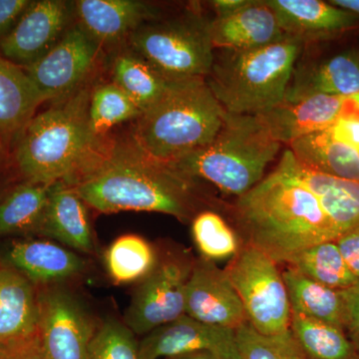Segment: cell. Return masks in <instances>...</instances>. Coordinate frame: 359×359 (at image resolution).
Listing matches in <instances>:
<instances>
[{
    "label": "cell",
    "instance_id": "obj_29",
    "mask_svg": "<svg viewBox=\"0 0 359 359\" xmlns=\"http://www.w3.org/2000/svg\"><path fill=\"white\" fill-rule=\"evenodd\" d=\"M290 330L304 359H359L341 328L292 313Z\"/></svg>",
    "mask_w": 359,
    "mask_h": 359
},
{
    "label": "cell",
    "instance_id": "obj_39",
    "mask_svg": "<svg viewBox=\"0 0 359 359\" xmlns=\"http://www.w3.org/2000/svg\"><path fill=\"white\" fill-rule=\"evenodd\" d=\"M30 0H0V39L13 29Z\"/></svg>",
    "mask_w": 359,
    "mask_h": 359
},
{
    "label": "cell",
    "instance_id": "obj_40",
    "mask_svg": "<svg viewBox=\"0 0 359 359\" xmlns=\"http://www.w3.org/2000/svg\"><path fill=\"white\" fill-rule=\"evenodd\" d=\"M249 0H212L208 2V6L211 7L214 18L229 15L238 11L244 7Z\"/></svg>",
    "mask_w": 359,
    "mask_h": 359
},
{
    "label": "cell",
    "instance_id": "obj_25",
    "mask_svg": "<svg viewBox=\"0 0 359 359\" xmlns=\"http://www.w3.org/2000/svg\"><path fill=\"white\" fill-rule=\"evenodd\" d=\"M289 149L304 166L347 181L359 183V152L335 138L330 130L302 137Z\"/></svg>",
    "mask_w": 359,
    "mask_h": 359
},
{
    "label": "cell",
    "instance_id": "obj_24",
    "mask_svg": "<svg viewBox=\"0 0 359 359\" xmlns=\"http://www.w3.org/2000/svg\"><path fill=\"white\" fill-rule=\"evenodd\" d=\"M44 102L25 70L0 54V140H16Z\"/></svg>",
    "mask_w": 359,
    "mask_h": 359
},
{
    "label": "cell",
    "instance_id": "obj_10",
    "mask_svg": "<svg viewBox=\"0 0 359 359\" xmlns=\"http://www.w3.org/2000/svg\"><path fill=\"white\" fill-rule=\"evenodd\" d=\"M320 94L359 96V35L302 46L283 102Z\"/></svg>",
    "mask_w": 359,
    "mask_h": 359
},
{
    "label": "cell",
    "instance_id": "obj_12",
    "mask_svg": "<svg viewBox=\"0 0 359 359\" xmlns=\"http://www.w3.org/2000/svg\"><path fill=\"white\" fill-rule=\"evenodd\" d=\"M100 47L77 23L45 55L23 69L45 102L60 100L86 83Z\"/></svg>",
    "mask_w": 359,
    "mask_h": 359
},
{
    "label": "cell",
    "instance_id": "obj_41",
    "mask_svg": "<svg viewBox=\"0 0 359 359\" xmlns=\"http://www.w3.org/2000/svg\"><path fill=\"white\" fill-rule=\"evenodd\" d=\"M165 359H219L209 353H195L182 354V355L173 356V358Z\"/></svg>",
    "mask_w": 359,
    "mask_h": 359
},
{
    "label": "cell",
    "instance_id": "obj_6",
    "mask_svg": "<svg viewBox=\"0 0 359 359\" xmlns=\"http://www.w3.org/2000/svg\"><path fill=\"white\" fill-rule=\"evenodd\" d=\"M302 46L287 36L250 50H215L205 81L226 112L261 114L285 101Z\"/></svg>",
    "mask_w": 359,
    "mask_h": 359
},
{
    "label": "cell",
    "instance_id": "obj_1",
    "mask_svg": "<svg viewBox=\"0 0 359 359\" xmlns=\"http://www.w3.org/2000/svg\"><path fill=\"white\" fill-rule=\"evenodd\" d=\"M69 186L85 204L103 214L155 212L188 222L212 207L197 180L146 154L131 138L108 142L93 164Z\"/></svg>",
    "mask_w": 359,
    "mask_h": 359
},
{
    "label": "cell",
    "instance_id": "obj_3",
    "mask_svg": "<svg viewBox=\"0 0 359 359\" xmlns=\"http://www.w3.org/2000/svg\"><path fill=\"white\" fill-rule=\"evenodd\" d=\"M93 85L85 83L36 114L16 139L15 162L26 181L72 185L100 156L107 139L90 128Z\"/></svg>",
    "mask_w": 359,
    "mask_h": 359
},
{
    "label": "cell",
    "instance_id": "obj_38",
    "mask_svg": "<svg viewBox=\"0 0 359 359\" xmlns=\"http://www.w3.org/2000/svg\"><path fill=\"white\" fill-rule=\"evenodd\" d=\"M347 268L359 280V231H349L335 240Z\"/></svg>",
    "mask_w": 359,
    "mask_h": 359
},
{
    "label": "cell",
    "instance_id": "obj_33",
    "mask_svg": "<svg viewBox=\"0 0 359 359\" xmlns=\"http://www.w3.org/2000/svg\"><path fill=\"white\" fill-rule=\"evenodd\" d=\"M141 114L138 106L112 81L96 85L92 89L89 124L97 138L105 140L106 134L116 125L137 120Z\"/></svg>",
    "mask_w": 359,
    "mask_h": 359
},
{
    "label": "cell",
    "instance_id": "obj_31",
    "mask_svg": "<svg viewBox=\"0 0 359 359\" xmlns=\"http://www.w3.org/2000/svg\"><path fill=\"white\" fill-rule=\"evenodd\" d=\"M157 259L154 247L137 235L116 238L105 254L106 269L117 285L141 282L154 269Z\"/></svg>",
    "mask_w": 359,
    "mask_h": 359
},
{
    "label": "cell",
    "instance_id": "obj_4",
    "mask_svg": "<svg viewBox=\"0 0 359 359\" xmlns=\"http://www.w3.org/2000/svg\"><path fill=\"white\" fill-rule=\"evenodd\" d=\"M226 111L204 77L173 79L136 120L132 141L161 162H176L214 140Z\"/></svg>",
    "mask_w": 359,
    "mask_h": 359
},
{
    "label": "cell",
    "instance_id": "obj_17",
    "mask_svg": "<svg viewBox=\"0 0 359 359\" xmlns=\"http://www.w3.org/2000/svg\"><path fill=\"white\" fill-rule=\"evenodd\" d=\"M356 97L320 94L278 104L257 116L275 140L290 145L297 139L334 126Z\"/></svg>",
    "mask_w": 359,
    "mask_h": 359
},
{
    "label": "cell",
    "instance_id": "obj_22",
    "mask_svg": "<svg viewBox=\"0 0 359 359\" xmlns=\"http://www.w3.org/2000/svg\"><path fill=\"white\" fill-rule=\"evenodd\" d=\"M39 233L77 252H93V235L86 204L65 182H56L50 187Z\"/></svg>",
    "mask_w": 359,
    "mask_h": 359
},
{
    "label": "cell",
    "instance_id": "obj_16",
    "mask_svg": "<svg viewBox=\"0 0 359 359\" xmlns=\"http://www.w3.org/2000/svg\"><path fill=\"white\" fill-rule=\"evenodd\" d=\"M285 36L302 45L359 35V18L321 0H266Z\"/></svg>",
    "mask_w": 359,
    "mask_h": 359
},
{
    "label": "cell",
    "instance_id": "obj_8",
    "mask_svg": "<svg viewBox=\"0 0 359 359\" xmlns=\"http://www.w3.org/2000/svg\"><path fill=\"white\" fill-rule=\"evenodd\" d=\"M271 257L243 243L224 268L244 306L248 323L259 334L290 332L292 306L283 273Z\"/></svg>",
    "mask_w": 359,
    "mask_h": 359
},
{
    "label": "cell",
    "instance_id": "obj_11",
    "mask_svg": "<svg viewBox=\"0 0 359 359\" xmlns=\"http://www.w3.org/2000/svg\"><path fill=\"white\" fill-rule=\"evenodd\" d=\"M39 332L48 359H87L99 325L62 285L37 287Z\"/></svg>",
    "mask_w": 359,
    "mask_h": 359
},
{
    "label": "cell",
    "instance_id": "obj_2",
    "mask_svg": "<svg viewBox=\"0 0 359 359\" xmlns=\"http://www.w3.org/2000/svg\"><path fill=\"white\" fill-rule=\"evenodd\" d=\"M230 212L242 242L263 250L278 264L340 237L316 196L282 160L250 192L237 198Z\"/></svg>",
    "mask_w": 359,
    "mask_h": 359
},
{
    "label": "cell",
    "instance_id": "obj_28",
    "mask_svg": "<svg viewBox=\"0 0 359 359\" xmlns=\"http://www.w3.org/2000/svg\"><path fill=\"white\" fill-rule=\"evenodd\" d=\"M51 185L25 181L0 203V236L39 233Z\"/></svg>",
    "mask_w": 359,
    "mask_h": 359
},
{
    "label": "cell",
    "instance_id": "obj_15",
    "mask_svg": "<svg viewBox=\"0 0 359 359\" xmlns=\"http://www.w3.org/2000/svg\"><path fill=\"white\" fill-rule=\"evenodd\" d=\"M186 314L207 325L237 330L248 323L244 306L224 269L195 259L186 287Z\"/></svg>",
    "mask_w": 359,
    "mask_h": 359
},
{
    "label": "cell",
    "instance_id": "obj_32",
    "mask_svg": "<svg viewBox=\"0 0 359 359\" xmlns=\"http://www.w3.org/2000/svg\"><path fill=\"white\" fill-rule=\"evenodd\" d=\"M191 222L194 243L202 259L214 263L231 259L242 247L237 231L214 210L198 212Z\"/></svg>",
    "mask_w": 359,
    "mask_h": 359
},
{
    "label": "cell",
    "instance_id": "obj_35",
    "mask_svg": "<svg viewBox=\"0 0 359 359\" xmlns=\"http://www.w3.org/2000/svg\"><path fill=\"white\" fill-rule=\"evenodd\" d=\"M87 359H140L139 342L124 323L110 318L99 325Z\"/></svg>",
    "mask_w": 359,
    "mask_h": 359
},
{
    "label": "cell",
    "instance_id": "obj_5",
    "mask_svg": "<svg viewBox=\"0 0 359 359\" xmlns=\"http://www.w3.org/2000/svg\"><path fill=\"white\" fill-rule=\"evenodd\" d=\"M282 146L257 115L226 112L211 143L170 165L189 178L204 180L240 198L264 178Z\"/></svg>",
    "mask_w": 359,
    "mask_h": 359
},
{
    "label": "cell",
    "instance_id": "obj_14",
    "mask_svg": "<svg viewBox=\"0 0 359 359\" xmlns=\"http://www.w3.org/2000/svg\"><path fill=\"white\" fill-rule=\"evenodd\" d=\"M195 353H209L219 359H242L236 330L207 325L187 314L156 328L139 342L140 359Z\"/></svg>",
    "mask_w": 359,
    "mask_h": 359
},
{
    "label": "cell",
    "instance_id": "obj_26",
    "mask_svg": "<svg viewBox=\"0 0 359 359\" xmlns=\"http://www.w3.org/2000/svg\"><path fill=\"white\" fill-rule=\"evenodd\" d=\"M292 313L323 321L344 330V302L341 290L314 282L287 266L282 271Z\"/></svg>",
    "mask_w": 359,
    "mask_h": 359
},
{
    "label": "cell",
    "instance_id": "obj_34",
    "mask_svg": "<svg viewBox=\"0 0 359 359\" xmlns=\"http://www.w3.org/2000/svg\"><path fill=\"white\" fill-rule=\"evenodd\" d=\"M242 359H304L292 334L266 337L249 323L236 330Z\"/></svg>",
    "mask_w": 359,
    "mask_h": 359
},
{
    "label": "cell",
    "instance_id": "obj_7",
    "mask_svg": "<svg viewBox=\"0 0 359 359\" xmlns=\"http://www.w3.org/2000/svg\"><path fill=\"white\" fill-rule=\"evenodd\" d=\"M211 18L198 9L156 18L129 37L130 49L168 79L207 77L214 62Z\"/></svg>",
    "mask_w": 359,
    "mask_h": 359
},
{
    "label": "cell",
    "instance_id": "obj_9",
    "mask_svg": "<svg viewBox=\"0 0 359 359\" xmlns=\"http://www.w3.org/2000/svg\"><path fill=\"white\" fill-rule=\"evenodd\" d=\"M194 263L195 259L184 250L158 254L154 269L138 283L123 318L134 334H148L185 316L186 287Z\"/></svg>",
    "mask_w": 359,
    "mask_h": 359
},
{
    "label": "cell",
    "instance_id": "obj_27",
    "mask_svg": "<svg viewBox=\"0 0 359 359\" xmlns=\"http://www.w3.org/2000/svg\"><path fill=\"white\" fill-rule=\"evenodd\" d=\"M111 75L113 83L129 96L142 113L159 100L172 80L131 49L116 56Z\"/></svg>",
    "mask_w": 359,
    "mask_h": 359
},
{
    "label": "cell",
    "instance_id": "obj_37",
    "mask_svg": "<svg viewBox=\"0 0 359 359\" xmlns=\"http://www.w3.org/2000/svg\"><path fill=\"white\" fill-rule=\"evenodd\" d=\"M344 302V332L359 355V282L341 290Z\"/></svg>",
    "mask_w": 359,
    "mask_h": 359
},
{
    "label": "cell",
    "instance_id": "obj_20",
    "mask_svg": "<svg viewBox=\"0 0 359 359\" xmlns=\"http://www.w3.org/2000/svg\"><path fill=\"white\" fill-rule=\"evenodd\" d=\"M8 263L36 287L61 285L85 269L76 252L51 241L14 242L8 250Z\"/></svg>",
    "mask_w": 359,
    "mask_h": 359
},
{
    "label": "cell",
    "instance_id": "obj_19",
    "mask_svg": "<svg viewBox=\"0 0 359 359\" xmlns=\"http://www.w3.org/2000/svg\"><path fill=\"white\" fill-rule=\"evenodd\" d=\"M74 14L78 25L100 45L120 43L144 23L160 18L156 7L137 0H79Z\"/></svg>",
    "mask_w": 359,
    "mask_h": 359
},
{
    "label": "cell",
    "instance_id": "obj_30",
    "mask_svg": "<svg viewBox=\"0 0 359 359\" xmlns=\"http://www.w3.org/2000/svg\"><path fill=\"white\" fill-rule=\"evenodd\" d=\"M287 264L306 278L332 290L351 289L359 282L347 268L335 241L302 250Z\"/></svg>",
    "mask_w": 359,
    "mask_h": 359
},
{
    "label": "cell",
    "instance_id": "obj_21",
    "mask_svg": "<svg viewBox=\"0 0 359 359\" xmlns=\"http://www.w3.org/2000/svg\"><path fill=\"white\" fill-rule=\"evenodd\" d=\"M280 160L316 196L340 236L359 231V183L313 171L295 159L289 148Z\"/></svg>",
    "mask_w": 359,
    "mask_h": 359
},
{
    "label": "cell",
    "instance_id": "obj_18",
    "mask_svg": "<svg viewBox=\"0 0 359 359\" xmlns=\"http://www.w3.org/2000/svg\"><path fill=\"white\" fill-rule=\"evenodd\" d=\"M210 34L215 50H250L287 37L266 0H249L236 13L211 18Z\"/></svg>",
    "mask_w": 359,
    "mask_h": 359
},
{
    "label": "cell",
    "instance_id": "obj_36",
    "mask_svg": "<svg viewBox=\"0 0 359 359\" xmlns=\"http://www.w3.org/2000/svg\"><path fill=\"white\" fill-rule=\"evenodd\" d=\"M0 359H48L39 332L23 339L0 344Z\"/></svg>",
    "mask_w": 359,
    "mask_h": 359
},
{
    "label": "cell",
    "instance_id": "obj_13",
    "mask_svg": "<svg viewBox=\"0 0 359 359\" xmlns=\"http://www.w3.org/2000/svg\"><path fill=\"white\" fill-rule=\"evenodd\" d=\"M74 6L62 0L30 2L20 20L0 39V54L26 68L45 55L70 27Z\"/></svg>",
    "mask_w": 359,
    "mask_h": 359
},
{
    "label": "cell",
    "instance_id": "obj_23",
    "mask_svg": "<svg viewBox=\"0 0 359 359\" xmlns=\"http://www.w3.org/2000/svg\"><path fill=\"white\" fill-rule=\"evenodd\" d=\"M37 325L36 285L16 269L0 264V344L29 337Z\"/></svg>",
    "mask_w": 359,
    "mask_h": 359
}]
</instances>
